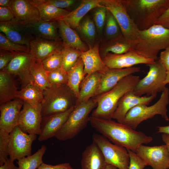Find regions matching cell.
Listing matches in <instances>:
<instances>
[{
  "mask_svg": "<svg viewBox=\"0 0 169 169\" xmlns=\"http://www.w3.org/2000/svg\"><path fill=\"white\" fill-rule=\"evenodd\" d=\"M89 122L95 131L114 144L135 152L141 145L148 144L153 140L151 136L112 119L105 120L90 116Z\"/></svg>",
  "mask_w": 169,
  "mask_h": 169,
  "instance_id": "1",
  "label": "cell"
},
{
  "mask_svg": "<svg viewBox=\"0 0 169 169\" xmlns=\"http://www.w3.org/2000/svg\"><path fill=\"white\" fill-rule=\"evenodd\" d=\"M140 30L148 29L169 7V0H121Z\"/></svg>",
  "mask_w": 169,
  "mask_h": 169,
  "instance_id": "2",
  "label": "cell"
},
{
  "mask_svg": "<svg viewBox=\"0 0 169 169\" xmlns=\"http://www.w3.org/2000/svg\"><path fill=\"white\" fill-rule=\"evenodd\" d=\"M140 79L139 76L131 74L127 76L109 91L93 97L97 102V106L91 116L105 120L112 119L120 99L127 93L133 91Z\"/></svg>",
  "mask_w": 169,
  "mask_h": 169,
  "instance_id": "3",
  "label": "cell"
},
{
  "mask_svg": "<svg viewBox=\"0 0 169 169\" xmlns=\"http://www.w3.org/2000/svg\"><path fill=\"white\" fill-rule=\"evenodd\" d=\"M169 46V28L155 24L140 30L133 50L143 57L155 60L159 52Z\"/></svg>",
  "mask_w": 169,
  "mask_h": 169,
  "instance_id": "4",
  "label": "cell"
},
{
  "mask_svg": "<svg viewBox=\"0 0 169 169\" xmlns=\"http://www.w3.org/2000/svg\"><path fill=\"white\" fill-rule=\"evenodd\" d=\"M41 103L42 118L65 112L76 104L74 95L67 84L52 86L43 92Z\"/></svg>",
  "mask_w": 169,
  "mask_h": 169,
  "instance_id": "5",
  "label": "cell"
},
{
  "mask_svg": "<svg viewBox=\"0 0 169 169\" xmlns=\"http://www.w3.org/2000/svg\"><path fill=\"white\" fill-rule=\"evenodd\" d=\"M97 106L94 98L75 104L65 123L55 137L60 141L73 139L87 126L90 115Z\"/></svg>",
  "mask_w": 169,
  "mask_h": 169,
  "instance_id": "6",
  "label": "cell"
},
{
  "mask_svg": "<svg viewBox=\"0 0 169 169\" xmlns=\"http://www.w3.org/2000/svg\"><path fill=\"white\" fill-rule=\"evenodd\" d=\"M169 103V89L166 87L158 100L153 105L148 106L144 104H140L130 110L127 113L123 123L136 130L141 122L156 115H160L165 120L169 121L167 109Z\"/></svg>",
  "mask_w": 169,
  "mask_h": 169,
  "instance_id": "7",
  "label": "cell"
},
{
  "mask_svg": "<svg viewBox=\"0 0 169 169\" xmlns=\"http://www.w3.org/2000/svg\"><path fill=\"white\" fill-rule=\"evenodd\" d=\"M147 65L149 67L147 74L140 80L133 92L138 96L146 94V96H152L155 98L158 93L162 92L166 87L164 82L166 71L158 61Z\"/></svg>",
  "mask_w": 169,
  "mask_h": 169,
  "instance_id": "8",
  "label": "cell"
},
{
  "mask_svg": "<svg viewBox=\"0 0 169 169\" xmlns=\"http://www.w3.org/2000/svg\"><path fill=\"white\" fill-rule=\"evenodd\" d=\"M100 4L113 14L122 34L134 46L140 30L128 13L121 0H101Z\"/></svg>",
  "mask_w": 169,
  "mask_h": 169,
  "instance_id": "9",
  "label": "cell"
},
{
  "mask_svg": "<svg viewBox=\"0 0 169 169\" xmlns=\"http://www.w3.org/2000/svg\"><path fill=\"white\" fill-rule=\"evenodd\" d=\"M92 139L101 151L107 165H113L118 169H129L130 157L126 148L111 143L97 133L93 134Z\"/></svg>",
  "mask_w": 169,
  "mask_h": 169,
  "instance_id": "10",
  "label": "cell"
},
{
  "mask_svg": "<svg viewBox=\"0 0 169 169\" xmlns=\"http://www.w3.org/2000/svg\"><path fill=\"white\" fill-rule=\"evenodd\" d=\"M37 135L23 132L17 125L9 134L8 153L12 161L32 155V145Z\"/></svg>",
  "mask_w": 169,
  "mask_h": 169,
  "instance_id": "11",
  "label": "cell"
},
{
  "mask_svg": "<svg viewBox=\"0 0 169 169\" xmlns=\"http://www.w3.org/2000/svg\"><path fill=\"white\" fill-rule=\"evenodd\" d=\"M136 153L153 169L169 168V153L166 144L154 146L142 145Z\"/></svg>",
  "mask_w": 169,
  "mask_h": 169,
  "instance_id": "12",
  "label": "cell"
},
{
  "mask_svg": "<svg viewBox=\"0 0 169 169\" xmlns=\"http://www.w3.org/2000/svg\"><path fill=\"white\" fill-rule=\"evenodd\" d=\"M141 68L139 67L118 69L110 68L106 66L103 70L100 72V80L93 97L109 91L123 78L139 72Z\"/></svg>",
  "mask_w": 169,
  "mask_h": 169,
  "instance_id": "13",
  "label": "cell"
},
{
  "mask_svg": "<svg viewBox=\"0 0 169 169\" xmlns=\"http://www.w3.org/2000/svg\"><path fill=\"white\" fill-rule=\"evenodd\" d=\"M41 104L34 107L24 102L20 111L18 126L24 132L39 135L42 118Z\"/></svg>",
  "mask_w": 169,
  "mask_h": 169,
  "instance_id": "14",
  "label": "cell"
},
{
  "mask_svg": "<svg viewBox=\"0 0 169 169\" xmlns=\"http://www.w3.org/2000/svg\"><path fill=\"white\" fill-rule=\"evenodd\" d=\"M102 59L108 67L118 69L130 68L140 64L147 65L156 62L154 60L143 57L133 49L121 54L108 53Z\"/></svg>",
  "mask_w": 169,
  "mask_h": 169,
  "instance_id": "15",
  "label": "cell"
},
{
  "mask_svg": "<svg viewBox=\"0 0 169 169\" xmlns=\"http://www.w3.org/2000/svg\"><path fill=\"white\" fill-rule=\"evenodd\" d=\"M9 7L15 18L25 26L41 19L39 11L31 0H11Z\"/></svg>",
  "mask_w": 169,
  "mask_h": 169,
  "instance_id": "16",
  "label": "cell"
},
{
  "mask_svg": "<svg viewBox=\"0 0 169 169\" xmlns=\"http://www.w3.org/2000/svg\"><path fill=\"white\" fill-rule=\"evenodd\" d=\"M31 59L29 52H20L3 70L18 78L22 85L21 88L33 82L30 70Z\"/></svg>",
  "mask_w": 169,
  "mask_h": 169,
  "instance_id": "17",
  "label": "cell"
},
{
  "mask_svg": "<svg viewBox=\"0 0 169 169\" xmlns=\"http://www.w3.org/2000/svg\"><path fill=\"white\" fill-rule=\"evenodd\" d=\"M23 103L21 100L15 98L0 105V129L10 133L18 125Z\"/></svg>",
  "mask_w": 169,
  "mask_h": 169,
  "instance_id": "18",
  "label": "cell"
},
{
  "mask_svg": "<svg viewBox=\"0 0 169 169\" xmlns=\"http://www.w3.org/2000/svg\"><path fill=\"white\" fill-rule=\"evenodd\" d=\"M0 31L12 41L25 45L29 49L30 42L33 39L27 26L21 24L15 18L9 21L0 22Z\"/></svg>",
  "mask_w": 169,
  "mask_h": 169,
  "instance_id": "19",
  "label": "cell"
},
{
  "mask_svg": "<svg viewBox=\"0 0 169 169\" xmlns=\"http://www.w3.org/2000/svg\"><path fill=\"white\" fill-rule=\"evenodd\" d=\"M74 106L65 112L42 118L38 141H42L55 137L65 123Z\"/></svg>",
  "mask_w": 169,
  "mask_h": 169,
  "instance_id": "20",
  "label": "cell"
},
{
  "mask_svg": "<svg viewBox=\"0 0 169 169\" xmlns=\"http://www.w3.org/2000/svg\"><path fill=\"white\" fill-rule=\"evenodd\" d=\"M154 98L152 96H139L136 95L133 91L129 92L120 99L112 119L123 123L127 113L130 110L140 104L148 105Z\"/></svg>",
  "mask_w": 169,
  "mask_h": 169,
  "instance_id": "21",
  "label": "cell"
},
{
  "mask_svg": "<svg viewBox=\"0 0 169 169\" xmlns=\"http://www.w3.org/2000/svg\"><path fill=\"white\" fill-rule=\"evenodd\" d=\"M26 26L33 38L62 42L57 21H46L41 19Z\"/></svg>",
  "mask_w": 169,
  "mask_h": 169,
  "instance_id": "22",
  "label": "cell"
},
{
  "mask_svg": "<svg viewBox=\"0 0 169 169\" xmlns=\"http://www.w3.org/2000/svg\"><path fill=\"white\" fill-rule=\"evenodd\" d=\"M62 42L34 38L30 42L29 52L31 57L42 61L51 54L61 51Z\"/></svg>",
  "mask_w": 169,
  "mask_h": 169,
  "instance_id": "23",
  "label": "cell"
},
{
  "mask_svg": "<svg viewBox=\"0 0 169 169\" xmlns=\"http://www.w3.org/2000/svg\"><path fill=\"white\" fill-rule=\"evenodd\" d=\"M107 165L100 148L93 141L86 147L82 153L81 169H105Z\"/></svg>",
  "mask_w": 169,
  "mask_h": 169,
  "instance_id": "24",
  "label": "cell"
},
{
  "mask_svg": "<svg viewBox=\"0 0 169 169\" xmlns=\"http://www.w3.org/2000/svg\"><path fill=\"white\" fill-rule=\"evenodd\" d=\"M100 47L96 44L86 51L82 52L80 57L84 64L85 77L95 72L103 70L106 67L100 55Z\"/></svg>",
  "mask_w": 169,
  "mask_h": 169,
  "instance_id": "25",
  "label": "cell"
},
{
  "mask_svg": "<svg viewBox=\"0 0 169 169\" xmlns=\"http://www.w3.org/2000/svg\"><path fill=\"white\" fill-rule=\"evenodd\" d=\"M57 21L59 33L63 47L73 48L82 52L88 50L74 29L62 20Z\"/></svg>",
  "mask_w": 169,
  "mask_h": 169,
  "instance_id": "26",
  "label": "cell"
},
{
  "mask_svg": "<svg viewBox=\"0 0 169 169\" xmlns=\"http://www.w3.org/2000/svg\"><path fill=\"white\" fill-rule=\"evenodd\" d=\"M101 0H83L79 6L61 20L71 28H76L87 13L93 9L100 7Z\"/></svg>",
  "mask_w": 169,
  "mask_h": 169,
  "instance_id": "27",
  "label": "cell"
},
{
  "mask_svg": "<svg viewBox=\"0 0 169 169\" xmlns=\"http://www.w3.org/2000/svg\"><path fill=\"white\" fill-rule=\"evenodd\" d=\"M133 46L122 33L117 37L106 39L99 48L102 58L108 53L115 54H123L133 49Z\"/></svg>",
  "mask_w": 169,
  "mask_h": 169,
  "instance_id": "28",
  "label": "cell"
},
{
  "mask_svg": "<svg viewBox=\"0 0 169 169\" xmlns=\"http://www.w3.org/2000/svg\"><path fill=\"white\" fill-rule=\"evenodd\" d=\"M38 8L41 19L46 21L61 20L70 12L69 10L58 8L49 3L47 0H31Z\"/></svg>",
  "mask_w": 169,
  "mask_h": 169,
  "instance_id": "29",
  "label": "cell"
},
{
  "mask_svg": "<svg viewBox=\"0 0 169 169\" xmlns=\"http://www.w3.org/2000/svg\"><path fill=\"white\" fill-rule=\"evenodd\" d=\"M18 90L13 76L4 70L0 71V105L16 98Z\"/></svg>",
  "mask_w": 169,
  "mask_h": 169,
  "instance_id": "30",
  "label": "cell"
},
{
  "mask_svg": "<svg viewBox=\"0 0 169 169\" xmlns=\"http://www.w3.org/2000/svg\"><path fill=\"white\" fill-rule=\"evenodd\" d=\"M100 77V72L86 75L80 87L79 96L75 104L87 101L94 97L98 86Z\"/></svg>",
  "mask_w": 169,
  "mask_h": 169,
  "instance_id": "31",
  "label": "cell"
},
{
  "mask_svg": "<svg viewBox=\"0 0 169 169\" xmlns=\"http://www.w3.org/2000/svg\"><path fill=\"white\" fill-rule=\"evenodd\" d=\"M16 98L34 106L42 103L43 99V92L33 82H32L24 87L18 90Z\"/></svg>",
  "mask_w": 169,
  "mask_h": 169,
  "instance_id": "32",
  "label": "cell"
},
{
  "mask_svg": "<svg viewBox=\"0 0 169 169\" xmlns=\"http://www.w3.org/2000/svg\"><path fill=\"white\" fill-rule=\"evenodd\" d=\"M68 74L67 84L74 93L76 100L79 96L80 85L85 77L84 64L80 57L68 72Z\"/></svg>",
  "mask_w": 169,
  "mask_h": 169,
  "instance_id": "33",
  "label": "cell"
},
{
  "mask_svg": "<svg viewBox=\"0 0 169 169\" xmlns=\"http://www.w3.org/2000/svg\"><path fill=\"white\" fill-rule=\"evenodd\" d=\"M30 70L33 81L43 92L52 86L41 60L31 57Z\"/></svg>",
  "mask_w": 169,
  "mask_h": 169,
  "instance_id": "34",
  "label": "cell"
},
{
  "mask_svg": "<svg viewBox=\"0 0 169 169\" xmlns=\"http://www.w3.org/2000/svg\"><path fill=\"white\" fill-rule=\"evenodd\" d=\"M46 150L43 145L34 154L18 160V169H37L43 163V157Z\"/></svg>",
  "mask_w": 169,
  "mask_h": 169,
  "instance_id": "35",
  "label": "cell"
},
{
  "mask_svg": "<svg viewBox=\"0 0 169 169\" xmlns=\"http://www.w3.org/2000/svg\"><path fill=\"white\" fill-rule=\"evenodd\" d=\"M62 68L68 72L80 57L82 51L71 47H63L61 50Z\"/></svg>",
  "mask_w": 169,
  "mask_h": 169,
  "instance_id": "36",
  "label": "cell"
},
{
  "mask_svg": "<svg viewBox=\"0 0 169 169\" xmlns=\"http://www.w3.org/2000/svg\"><path fill=\"white\" fill-rule=\"evenodd\" d=\"M96 28L94 21L89 17H85L80 22L77 28L85 39L92 41L95 37Z\"/></svg>",
  "mask_w": 169,
  "mask_h": 169,
  "instance_id": "37",
  "label": "cell"
},
{
  "mask_svg": "<svg viewBox=\"0 0 169 169\" xmlns=\"http://www.w3.org/2000/svg\"><path fill=\"white\" fill-rule=\"evenodd\" d=\"M105 26V33L106 39L114 38L122 33L116 20L113 14L108 9Z\"/></svg>",
  "mask_w": 169,
  "mask_h": 169,
  "instance_id": "38",
  "label": "cell"
},
{
  "mask_svg": "<svg viewBox=\"0 0 169 169\" xmlns=\"http://www.w3.org/2000/svg\"><path fill=\"white\" fill-rule=\"evenodd\" d=\"M47 73L51 86L67 84L68 72L62 67L52 71H47Z\"/></svg>",
  "mask_w": 169,
  "mask_h": 169,
  "instance_id": "39",
  "label": "cell"
},
{
  "mask_svg": "<svg viewBox=\"0 0 169 169\" xmlns=\"http://www.w3.org/2000/svg\"><path fill=\"white\" fill-rule=\"evenodd\" d=\"M0 49L16 52H29L27 46L12 41L2 33H0Z\"/></svg>",
  "mask_w": 169,
  "mask_h": 169,
  "instance_id": "40",
  "label": "cell"
},
{
  "mask_svg": "<svg viewBox=\"0 0 169 169\" xmlns=\"http://www.w3.org/2000/svg\"><path fill=\"white\" fill-rule=\"evenodd\" d=\"M62 60L60 51L51 54L42 61L45 70L49 71L61 68Z\"/></svg>",
  "mask_w": 169,
  "mask_h": 169,
  "instance_id": "41",
  "label": "cell"
},
{
  "mask_svg": "<svg viewBox=\"0 0 169 169\" xmlns=\"http://www.w3.org/2000/svg\"><path fill=\"white\" fill-rule=\"evenodd\" d=\"M95 8L93 14L94 21L98 32L101 34L105 25L107 9L102 5Z\"/></svg>",
  "mask_w": 169,
  "mask_h": 169,
  "instance_id": "42",
  "label": "cell"
},
{
  "mask_svg": "<svg viewBox=\"0 0 169 169\" xmlns=\"http://www.w3.org/2000/svg\"><path fill=\"white\" fill-rule=\"evenodd\" d=\"M9 133L0 129V165H3L8 158Z\"/></svg>",
  "mask_w": 169,
  "mask_h": 169,
  "instance_id": "43",
  "label": "cell"
},
{
  "mask_svg": "<svg viewBox=\"0 0 169 169\" xmlns=\"http://www.w3.org/2000/svg\"><path fill=\"white\" fill-rule=\"evenodd\" d=\"M127 150L130 157L129 169H144L148 166L146 162L135 152Z\"/></svg>",
  "mask_w": 169,
  "mask_h": 169,
  "instance_id": "44",
  "label": "cell"
},
{
  "mask_svg": "<svg viewBox=\"0 0 169 169\" xmlns=\"http://www.w3.org/2000/svg\"><path fill=\"white\" fill-rule=\"evenodd\" d=\"M20 52L0 49V70H3Z\"/></svg>",
  "mask_w": 169,
  "mask_h": 169,
  "instance_id": "45",
  "label": "cell"
},
{
  "mask_svg": "<svg viewBox=\"0 0 169 169\" xmlns=\"http://www.w3.org/2000/svg\"><path fill=\"white\" fill-rule=\"evenodd\" d=\"M47 0L49 3L58 8L67 10L74 4L77 1L75 0Z\"/></svg>",
  "mask_w": 169,
  "mask_h": 169,
  "instance_id": "46",
  "label": "cell"
},
{
  "mask_svg": "<svg viewBox=\"0 0 169 169\" xmlns=\"http://www.w3.org/2000/svg\"><path fill=\"white\" fill-rule=\"evenodd\" d=\"M14 19V16L9 7H0V22L9 21Z\"/></svg>",
  "mask_w": 169,
  "mask_h": 169,
  "instance_id": "47",
  "label": "cell"
},
{
  "mask_svg": "<svg viewBox=\"0 0 169 169\" xmlns=\"http://www.w3.org/2000/svg\"><path fill=\"white\" fill-rule=\"evenodd\" d=\"M158 61L166 71L169 70V46L161 52Z\"/></svg>",
  "mask_w": 169,
  "mask_h": 169,
  "instance_id": "48",
  "label": "cell"
},
{
  "mask_svg": "<svg viewBox=\"0 0 169 169\" xmlns=\"http://www.w3.org/2000/svg\"><path fill=\"white\" fill-rule=\"evenodd\" d=\"M37 169H73L69 163L51 165L43 163Z\"/></svg>",
  "mask_w": 169,
  "mask_h": 169,
  "instance_id": "49",
  "label": "cell"
},
{
  "mask_svg": "<svg viewBox=\"0 0 169 169\" xmlns=\"http://www.w3.org/2000/svg\"><path fill=\"white\" fill-rule=\"evenodd\" d=\"M155 24L160 25L169 28V7L157 20Z\"/></svg>",
  "mask_w": 169,
  "mask_h": 169,
  "instance_id": "50",
  "label": "cell"
},
{
  "mask_svg": "<svg viewBox=\"0 0 169 169\" xmlns=\"http://www.w3.org/2000/svg\"><path fill=\"white\" fill-rule=\"evenodd\" d=\"M0 169H18V167L15 165L14 161L8 158L3 165L0 166Z\"/></svg>",
  "mask_w": 169,
  "mask_h": 169,
  "instance_id": "51",
  "label": "cell"
},
{
  "mask_svg": "<svg viewBox=\"0 0 169 169\" xmlns=\"http://www.w3.org/2000/svg\"><path fill=\"white\" fill-rule=\"evenodd\" d=\"M158 133H166L169 135V125L165 126H158Z\"/></svg>",
  "mask_w": 169,
  "mask_h": 169,
  "instance_id": "52",
  "label": "cell"
},
{
  "mask_svg": "<svg viewBox=\"0 0 169 169\" xmlns=\"http://www.w3.org/2000/svg\"><path fill=\"white\" fill-rule=\"evenodd\" d=\"M162 139L166 146L169 153V135L166 133L162 134Z\"/></svg>",
  "mask_w": 169,
  "mask_h": 169,
  "instance_id": "53",
  "label": "cell"
},
{
  "mask_svg": "<svg viewBox=\"0 0 169 169\" xmlns=\"http://www.w3.org/2000/svg\"><path fill=\"white\" fill-rule=\"evenodd\" d=\"M10 2V0H0V7H9Z\"/></svg>",
  "mask_w": 169,
  "mask_h": 169,
  "instance_id": "54",
  "label": "cell"
},
{
  "mask_svg": "<svg viewBox=\"0 0 169 169\" xmlns=\"http://www.w3.org/2000/svg\"><path fill=\"white\" fill-rule=\"evenodd\" d=\"M168 83H169V70L166 71V78L164 82L165 85Z\"/></svg>",
  "mask_w": 169,
  "mask_h": 169,
  "instance_id": "55",
  "label": "cell"
},
{
  "mask_svg": "<svg viewBox=\"0 0 169 169\" xmlns=\"http://www.w3.org/2000/svg\"><path fill=\"white\" fill-rule=\"evenodd\" d=\"M117 168L112 165H107L105 169H117Z\"/></svg>",
  "mask_w": 169,
  "mask_h": 169,
  "instance_id": "56",
  "label": "cell"
},
{
  "mask_svg": "<svg viewBox=\"0 0 169 169\" xmlns=\"http://www.w3.org/2000/svg\"><path fill=\"white\" fill-rule=\"evenodd\" d=\"M150 169L149 168H146V169Z\"/></svg>",
  "mask_w": 169,
  "mask_h": 169,
  "instance_id": "57",
  "label": "cell"
}]
</instances>
